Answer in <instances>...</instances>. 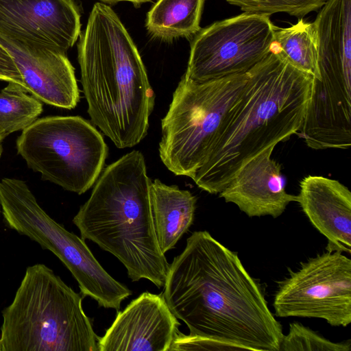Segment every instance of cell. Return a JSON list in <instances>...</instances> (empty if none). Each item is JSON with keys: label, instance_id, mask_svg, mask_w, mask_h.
Listing matches in <instances>:
<instances>
[{"label": "cell", "instance_id": "obj_5", "mask_svg": "<svg viewBox=\"0 0 351 351\" xmlns=\"http://www.w3.org/2000/svg\"><path fill=\"white\" fill-rule=\"evenodd\" d=\"M2 317L0 351H99L82 295L44 264L27 267Z\"/></svg>", "mask_w": 351, "mask_h": 351}, {"label": "cell", "instance_id": "obj_12", "mask_svg": "<svg viewBox=\"0 0 351 351\" xmlns=\"http://www.w3.org/2000/svg\"><path fill=\"white\" fill-rule=\"evenodd\" d=\"M0 44L13 58L29 94L56 108L71 110L77 106L80 90L66 52L1 34Z\"/></svg>", "mask_w": 351, "mask_h": 351}, {"label": "cell", "instance_id": "obj_15", "mask_svg": "<svg viewBox=\"0 0 351 351\" xmlns=\"http://www.w3.org/2000/svg\"><path fill=\"white\" fill-rule=\"evenodd\" d=\"M297 202L327 239V252H351V192L337 180L308 176L300 182Z\"/></svg>", "mask_w": 351, "mask_h": 351}, {"label": "cell", "instance_id": "obj_7", "mask_svg": "<svg viewBox=\"0 0 351 351\" xmlns=\"http://www.w3.org/2000/svg\"><path fill=\"white\" fill-rule=\"evenodd\" d=\"M0 206L7 225L55 254L70 271L83 296L105 308L119 311L132 293L100 265L84 240L66 230L40 207L26 182L4 178L0 181Z\"/></svg>", "mask_w": 351, "mask_h": 351}, {"label": "cell", "instance_id": "obj_3", "mask_svg": "<svg viewBox=\"0 0 351 351\" xmlns=\"http://www.w3.org/2000/svg\"><path fill=\"white\" fill-rule=\"evenodd\" d=\"M77 59L91 121L120 149L147 135L155 96L145 66L114 11L94 4L80 34Z\"/></svg>", "mask_w": 351, "mask_h": 351}, {"label": "cell", "instance_id": "obj_13", "mask_svg": "<svg viewBox=\"0 0 351 351\" xmlns=\"http://www.w3.org/2000/svg\"><path fill=\"white\" fill-rule=\"evenodd\" d=\"M179 326L162 293L143 292L118 311L99 351H169Z\"/></svg>", "mask_w": 351, "mask_h": 351}, {"label": "cell", "instance_id": "obj_4", "mask_svg": "<svg viewBox=\"0 0 351 351\" xmlns=\"http://www.w3.org/2000/svg\"><path fill=\"white\" fill-rule=\"evenodd\" d=\"M73 219L81 238L117 258L132 281L164 287L169 264L159 247L143 154L134 150L109 165Z\"/></svg>", "mask_w": 351, "mask_h": 351}, {"label": "cell", "instance_id": "obj_17", "mask_svg": "<svg viewBox=\"0 0 351 351\" xmlns=\"http://www.w3.org/2000/svg\"><path fill=\"white\" fill-rule=\"evenodd\" d=\"M204 1L158 0L147 14L146 29L165 41L193 38L201 29Z\"/></svg>", "mask_w": 351, "mask_h": 351}, {"label": "cell", "instance_id": "obj_19", "mask_svg": "<svg viewBox=\"0 0 351 351\" xmlns=\"http://www.w3.org/2000/svg\"><path fill=\"white\" fill-rule=\"evenodd\" d=\"M28 93L14 82L0 90V130L7 136L27 128L43 110L42 102Z\"/></svg>", "mask_w": 351, "mask_h": 351}, {"label": "cell", "instance_id": "obj_23", "mask_svg": "<svg viewBox=\"0 0 351 351\" xmlns=\"http://www.w3.org/2000/svg\"><path fill=\"white\" fill-rule=\"evenodd\" d=\"M102 2L108 3H115L119 1H129L131 2L135 7H140L141 4L147 2L152 1L153 0H99Z\"/></svg>", "mask_w": 351, "mask_h": 351}, {"label": "cell", "instance_id": "obj_10", "mask_svg": "<svg viewBox=\"0 0 351 351\" xmlns=\"http://www.w3.org/2000/svg\"><path fill=\"white\" fill-rule=\"evenodd\" d=\"M274 27L267 15L243 12L201 29L184 76L205 82L249 71L270 52Z\"/></svg>", "mask_w": 351, "mask_h": 351}, {"label": "cell", "instance_id": "obj_16", "mask_svg": "<svg viewBox=\"0 0 351 351\" xmlns=\"http://www.w3.org/2000/svg\"><path fill=\"white\" fill-rule=\"evenodd\" d=\"M150 202L157 241L165 254L192 225L197 198L187 190L156 179L150 185Z\"/></svg>", "mask_w": 351, "mask_h": 351}, {"label": "cell", "instance_id": "obj_24", "mask_svg": "<svg viewBox=\"0 0 351 351\" xmlns=\"http://www.w3.org/2000/svg\"><path fill=\"white\" fill-rule=\"evenodd\" d=\"M6 136L5 134L3 131L0 130V144L2 143Z\"/></svg>", "mask_w": 351, "mask_h": 351}, {"label": "cell", "instance_id": "obj_18", "mask_svg": "<svg viewBox=\"0 0 351 351\" xmlns=\"http://www.w3.org/2000/svg\"><path fill=\"white\" fill-rule=\"evenodd\" d=\"M273 45L293 66L314 79L319 78L317 36L313 22L301 18L289 27L275 26Z\"/></svg>", "mask_w": 351, "mask_h": 351}, {"label": "cell", "instance_id": "obj_6", "mask_svg": "<svg viewBox=\"0 0 351 351\" xmlns=\"http://www.w3.org/2000/svg\"><path fill=\"white\" fill-rule=\"evenodd\" d=\"M248 77V71L205 82L182 77L161 121L159 155L170 171L194 177Z\"/></svg>", "mask_w": 351, "mask_h": 351}, {"label": "cell", "instance_id": "obj_25", "mask_svg": "<svg viewBox=\"0 0 351 351\" xmlns=\"http://www.w3.org/2000/svg\"><path fill=\"white\" fill-rule=\"evenodd\" d=\"M2 153H3V146H2V143H1V144H0V158L1 157ZM0 208H1V206H0ZM0 212H1V209H0Z\"/></svg>", "mask_w": 351, "mask_h": 351}, {"label": "cell", "instance_id": "obj_20", "mask_svg": "<svg viewBox=\"0 0 351 351\" xmlns=\"http://www.w3.org/2000/svg\"><path fill=\"white\" fill-rule=\"evenodd\" d=\"M351 341L333 342L299 322L289 324L279 351H350Z\"/></svg>", "mask_w": 351, "mask_h": 351}, {"label": "cell", "instance_id": "obj_2", "mask_svg": "<svg viewBox=\"0 0 351 351\" xmlns=\"http://www.w3.org/2000/svg\"><path fill=\"white\" fill-rule=\"evenodd\" d=\"M248 72L243 93L192 178L211 194L221 192L254 157L298 133L305 119L313 77L290 64L273 43Z\"/></svg>", "mask_w": 351, "mask_h": 351}, {"label": "cell", "instance_id": "obj_11", "mask_svg": "<svg viewBox=\"0 0 351 351\" xmlns=\"http://www.w3.org/2000/svg\"><path fill=\"white\" fill-rule=\"evenodd\" d=\"M74 0H0V34L67 52L81 33Z\"/></svg>", "mask_w": 351, "mask_h": 351}, {"label": "cell", "instance_id": "obj_8", "mask_svg": "<svg viewBox=\"0 0 351 351\" xmlns=\"http://www.w3.org/2000/svg\"><path fill=\"white\" fill-rule=\"evenodd\" d=\"M16 148L43 180L79 195L97 181L108 150L101 133L79 116L36 119L17 137Z\"/></svg>", "mask_w": 351, "mask_h": 351}, {"label": "cell", "instance_id": "obj_21", "mask_svg": "<svg viewBox=\"0 0 351 351\" xmlns=\"http://www.w3.org/2000/svg\"><path fill=\"white\" fill-rule=\"evenodd\" d=\"M239 7L243 12L270 15L284 12L303 18L313 11L319 10L327 0H226Z\"/></svg>", "mask_w": 351, "mask_h": 351}, {"label": "cell", "instance_id": "obj_22", "mask_svg": "<svg viewBox=\"0 0 351 351\" xmlns=\"http://www.w3.org/2000/svg\"><path fill=\"white\" fill-rule=\"evenodd\" d=\"M0 80L7 82L8 83L14 82L23 86L25 88L22 76L13 58L8 53V51L1 44Z\"/></svg>", "mask_w": 351, "mask_h": 351}, {"label": "cell", "instance_id": "obj_9", "mask_svg": "<svg viewBox=\"0 0 351 351\" xmlns=\"http://www.w3.org/2000/svg\"><path fill=\"white\" fill-rule=\"evenodd\" d=\"M278 282L275 316L325 319L332 326L351 323V260L339 252L317 254Z\"/></svg>", "mask_w": 351, "mask_h": 351}, {"label": "cell", "instance_id": "obj_14", "mask_svg": "<svg viewBox=\"0 0 351 351\" xmlns=\"http://www.w3.org/2000/svg\"><path fill=\"white\" fill-rule=\"evenodd\" d=\"M275 146L261 152L241 168L219 197L236 204L248 217L276 218L297 195L286 191L281 165L271 158Z\"/></svg>", "mask_w": 351, "mask_h": 351}, {"label": "cell", "instance_id": "obj_1", "mask_svg": "<svg viewBox=\"0 0 351 351\" xmlns=\"http://www.w3.org/2000/svg\"><path fill=\"white\" fill-rule=\"evenodd\" d=\"M162 295L189 335L217 350L279 351L282 326L268 307L264 290L238 254L207 231L186 239L167 271Z\"/></svg>", "mask_w": 351, "mask_h": 351}]
</instances>
